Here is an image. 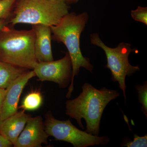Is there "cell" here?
Instances as JSON below:
<instances>
[{"mask_svg": "<svg viewBox=\"0 0 147 147\" xmlns=\"http://www.w3.org/2000/svg\"><path fill=\"white\" fill-rule=\"evenodd\" d=\"M82 92L78 97L65 102V114L76 120L82 129L84 127L82 119L86 123L87 133L98 136L100 124L104 109L111 100L119 96L115 90L102 88L98 90L88 83L82 87Z\"/></svg>", "mask_w": 147, "mask_h": 147, "instance_id": "6da1fadb", "label": "cell"}, {"mask_svg": "<svg viewBox=\"0 0 147 147\" xmlns=\"http://www.w3.org/2000/svg\"><path fill=\"white\" fill-rule=\"evenodd\" d=\"M86 12L76 14L71 12L66 14L55 26L50 27L53 34L52 38L58 42L63 43L68 50L72 64V76L66 97L69 98L74 90V80L81 67L92 71L93 66L89 59L84 57L80 48V37L88 21Z\"/></svg>", "mask_w": 147, "mask_h": 147, "instance_id": "7a4b0ae2", "label": "cell"}, {"mask_svg": "<svg viewBox=\"0 0 147 147\" xmlns=\"http://www.w3.org/2000/svg\"><path fill=\"white\" fill-rule=\"evenodd\" d=\"M34 30H17L6 25L0 31V61L33 69L38 62L35 55Z\"/></svg>", "mask_w": 147, "mask_h": 147, "instance_id": "3957f363", "label": "cell"}, {"mask_svg": "<svg viewBox=\"0 0 147 147\" xmlns=\"http://www.w3.org/2000/svg\"><path fill=\"white\" fill-rule=\"evenodd\" d=\"M67 4L53 0H16L7 24L55 26L69 13Z\"/></svg>", "mask_w": 147, "mask_h": 147, "instance_id": "277c9868", "label": "cell"}, {"mask_svg": "<svg viewBox=\"0 0 147 147\" xmlns=\"http://www.w3.org/2000/svg\"><path fill=\"white\" fill-rule=\"evenodd\" d=\"M90 39L92 45L100 47L105 52L107 61L105 67L111 71L113 82H118L119 88L123 92L126 100L125 78L126 76H131L140 69L138 66H135L129 63L128 57L131 52L138 53L137 50L131 49L130 44L123 42L119 43L115 48L108 47L101 40L97 33L91 34Z\"/></svg>", "mask_w": 147, "mask_h": 147, "instance_id": "5b68a950", "label": "cell"}, {"mask_svg": "<svg viewBox=\"0 0 147 147\" xmlns=\"http://www.w3.org/2000/svg\"><path fill=\"white\" fill-rule=\"evenodd\" d=\"M45 118L44 127L48 136L58 141L70 143L74 147L105 146L110 142L108 137H99L80 130L72 124L70 120L57 119L50 111L46 114Z\"/></svg>", "mask_w": 147, "mask_h": 147, "instance_id": "8992f818", "label": "cell"}, {"mask_svg": "<svg viewBox=\"0 0 147 147\" xmlns=\"http://www.w3.org/2000/svg\"><path fill=\"white\" fill-rule=\"evenodd\" d=\"M33 70L38 81L55 82L61 88L67 87L72 79V64L68 53L58 60L38 62Z\"/></svg>", "mask_w": 147, "mask_h": 147, "instance_id": "52a82bcc", "label": "cell"}, {"mask_svg": "<svg viewBox=\"0 0 147 147\" xmlns=\"http://www.w3.org/2000/svg\"><path fill=\"white\" fill-rule=\"evenodd\" d=\"M36 76L33 70L27 71L15 79L6 89L1 112L0 121L18 112V104L23 90L30 79Z\"/></svg>", "mask_w": 147, "mask_h": 147, "instance_id": "ba28073f", "label": "cell"}, {"mask_svg": "<svg viewBox=\"0 0 147 147\" xmlns=\"http://www.w3.org/2000/svg\"><path fill=\"white\" fill-rule=\"evenodd\" d=\"M48 134L45 129L42 117L40 116L28 120L23 131L19 135L14 147H41L48 143Z\"/></svg>", "mask_w": 147, "mask_h": 147, "instance_id": "9c48e42d", "label": "cell"}, {"mask_svg": "<svg viewBox=\"0 0 147 147\" xmlns=\"http://www.w3.org/2000/svg\"><path fill=\"white\" fill-rule=\"evenodd\" d=\"M32 29L35 34L34 52L38 62L54 60L51 46L50 27L43 24L32 25Z\"/></svg>", "mask_w": 147, "mask_h": 147, "instance_id": "30bf717a", "label": "cell"}, {"mask_svg": "<svg viewBox=\"0 0 147 147\" xmlns=\"http://www.w3.org/2000/svg\"><path fill=\"white\" fill-rule=\"evenodd\" d=\"M30 117L25 113L24 110L17 112L0 121V134L10 141L13 146Z\"/></svg>", "mask_w": 147, "mask_h": 147, "instance_id": "8fae6325", "label": "cell"}, {"mask_svg": "<svg viewBox=\"0 0 147 147\" xmlns=\"http://www.w3.org/2000/svg\"><path fill=\"white\" fill-rule=\"evenodd\" d=\"M28 71L27 69L0 61V88L6 89L15 79Z\"/></svg>", "mask_w": 147, "mask_h": 147, "instance_id": "7c38bea8", "label": "cell"}, {"mask_svg": "<svg viewBox=\"0 0 147 147\" xmlns=\"http://www.w3.org/2000/svg\"><path fill=\"white\" fill-rule=\"evenodd\" d=\"M42 96L38 91H32L24 98L21 108L24 110H36L42 105Z\"/></svg>", "mask_w": 147, "mask_h": 147, "instance_id": "4fadbf2b", "label": "cell"}, {"mask_svg": "<svg viewBox=\"0 0 147 147\" xmlns=\"http://www.w3.org/2000/svg\"><path fill=\"white\" fill-rule=\"evenodd\" d=\"M16 0H0V19H9Z\"/></svg>", "mask_w": 147, "mask_h": 147, "instance_id": "5bb4252c", "label": "cell"}, {"mask_svg": "<svg viewBox=\"0 0 147 147\" xmlns=\"http://www.w3.org/2000/svg\"><path fill=\"white\" fill-rule=\"evenodd\" d=\"M138 93L139 102L142 105V112L147 117V84L145 82L143 85H137L136 87Z\"/></svg>", "mask_w": 147, "mask_h": 147, "instance_id": "9a60e30c", "label": "cell"}, {"mask_svg": "<svg viewBox=\"0 0 147 147\" xmlns=\"http://www.w3.org/2000/svg\"><path fill=\"white\" fill-rule=\"evenodd\" d=\"M121 145L123 146L127 147H146L147 134L143 137H140L137 134H134L133 141L129 139H123Z\"/></svg>", "mask_w": 147, "mask_h": 147, "instance_id": "2e32d148", "label": "cell"}, {"mask_svg": "<svg viewBox=\"0 0 147 147\" xmlns=\"http://www.w3.org/2000/svg\"><path fill=\"white\" fill-rule=\"evenodd\" d=\"M131 17L135 21L147 25V7L138 6L137 9L131 11Z\"/></svg>", "mask_w": 147, "mask_h": 147, "instance_id": "e0dca14e", "label": "cell"}, {"mask_svg": "<svg viewBox=\"0 0 147 147\" xmlns=\"http://www.w3.org/2000/svg\"><path fill=\"white\" fill-rule=\"evenodd\" d=\"M13 146V144L10 141L0 134V147H10Z\"/></svg>", "mask_w": 147, "mask_h": 147, "instance_id": "ac0fdd59", "label": "cell"}, {"mask_svg": "<svg viewBox=\"0 0 147 147\" xmlns=\"http://www.w3.org/2000/svg\"><path fill=\"white\" fill-rule=\"evenodd\" d=\"M6 92V89L0 88V112H1L3 102L5 97Z\"/></svg>", "mask_w": 147, "mask_h": 147, "instance_id": "d6986e66", "label": "cell"}, {"mask_svg": "<svg viewBox=\"0 0 147 147\" xmlns=\"http://www.w3.org/2000/svg\"><path fill=\"white\" fill-rule=\"evenodd\" d=\"M8 20L7 19H0V31L7 24Z\"/></svg>", "mask_w": 147, "mask_h": 147, "instance_id": "ffe728a7", "label": "cell"}, {"mask_svg": "<svg viewBox=\"0 0 147 147\" xmlns=\"http://www.w3.org/2000/svg\"><path fill=\"white\" fill-rule=\"evenodd\" d=\"M53 1H62L66 3L67 4H68L76 3L78 2L79 0H53Z\"/></svg>", "mask_w": 147, "mask_h": 147, "instance_id": "44dd1931", "label": "cell"}]
</instances>
